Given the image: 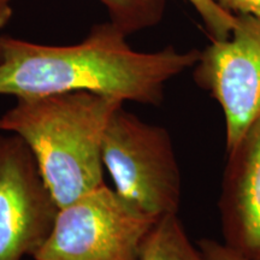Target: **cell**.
<instances>
[{"label": "cell", "instance_id": "obj_10", "mask_svg": "<svg viewBox=\"0 0 260 260\" xmlns=\"http://www.w3.org/2000/svg\"><path fill=\"white\" fill-rule=\"evenodd\" d=\"M203 19L211 41L224 40L232 34L235 25V15L226 12L213 0H187Z\"/></svg>", "mask_w": 260, "mask_h": 260}, {"label": "cell", "instance_id": "obj_11", "mask_svg": "<svg viewBox=\"0 0 260 260\" xmlns=\"http://www.w3.org/2000/svg\"><path fill=\"white\" fill-rule=\"evenodd\" d=\"M201 254L206 260H248L233 251L223 242L212 239H203L198 242Z\"/></svg>", "mask_w": 260, "mask_h": 260}, {"label": "cell", "instance_id": "obj_8", "mask_svg": "<svg viewBox=\"0 0 260 260\" xmlns=\"http://www.w3.org/2000/svg\"><path fill=\"white\" fill-rule=\"evenodd\" d=\"M140 260H206L187 235L178 214L159 218L146 236Z\"/></svg>", "mask_w": 260, "mask_h": 260}, {"label": "cell", "instance_id": "obj_4", "mask_svg": "<svg viewBox=\"0 0 260 260\" xmlns=\"http://www.w3.org/2000/svg\"><path fill=\"white\" fill-rule=\"evenodd\" d=\"M157 218L106 186L61 207L34 260H140Z\"/></svg>", "mask_w": 260, "mask_h": 260}, {"label": "cell", "instance_id": "obj_13", "mask_svg": "<svg viewBox=\"0 0 260 260\" xmlns=\"http://www.w3.org/2000/svg\"><path fill=\"white\" fill-rule=\"evenodd\" d=\"M15 0H0V31L5 28V25L9 23V21L14 14V5ZM3 52H2V35H0V60H2Z\"/></svg>", "mask_w": 260, "mask_h": 260}, {"label": "cell", "instance_id": "obj_12", "mask_svg": "<svg viewBox=\"0 0 260 260\" xmlns=\"http://www.w3.org/2000/svg\"><path fill=\"white\" fill-rule=\"evenodd\" d=\"M213 2L233 15L246 14L260 18V0H213Z\"/></svg>", "mask_w": 260, "mask_h": 260}, {"label": "cell", "instance_id": "obj_6", "mask_svg": "<svg viewBox=\"0 0 260 260\" xmlns=\"http://www.w3.org/2000/svg\"><path fill=\"white\" fill-rule=\"evenodd\" d=\"M193 79L222 107L229 149L260 116V18L235 15L230 37L200 51Z\"/></svg>", "mask_w": 260, "mask_h": 260}, {"label": "cell", "instance_id": "obj_1", "mask_svg": "<svg viewBox=\"0 0 260 260\" xmlns=\"http://www.w3.org/2000/svg\"><path fill=\"white\" fill-rule=\"evenodd\" d=\"M0 94L18 98L92 92L121 102L159 106L169 81L193 69L197 48L138 52L111 22L96 24L70 46L34 44L2 35Z\"/></svg>", "mask_w": 260, "mask_h": 260}, {"label": "cell", "instance_id": "obj_7", "mask_svg": "<svg viewBox=\"0 0 260 260\" xmlns=\"http://www.w3.org/2000/svg\"><path fill=\"white\" fill-rule=\"evenodd\" d=\"M226 154L218 199L223 243L260 260V116Z\"/></svg>", "mask_w": 260, "mask_h": 260}, {"label": "cell", "instance_id": "obj_3", "mask_svg": "<svg viewBox=\"0 0 260 260\" xmlns=\"http://www.w3.org/2000/svg\"><path fill=\"white\" fill-rule=\"evenodd\" d=\"M103 164L115 191L142 212L161 218L178 213L182 176L171 135L121 106L103 142Z\"/></svg>", "mask_w": 260, "mask_h": 260}, {"label": "cell", "instance_id": "obj_9", "mask_svg": "<svg viewBox=\"0 0 260 260\" xmlns=\"http://www.w3.org/2000/svg\"><path fill=\"white\" fill-rule=\"evenodd\" d=\"M105 5L110 22L128 37L160 23L165 0H99Z\"/></svg>", "mask_w": 260, "mask_h": 260}, {"label": "cell", "instance_id": "obj_2", "mask_svg": "<svg viewBox=\"0 0 260 260\" xmlns=\"http://www.w3.org/2000/svg\"><path fill=\"white\" fill-rule=\"evenodd\" d=\"M123 104L92 92L18 98L0 117V132L24 140L61 209L105 186L104 136Z\"/></svg>", "mask_w": 260, "mask_h": 260}, {"label": "cell", "instance_id": "obj_5", "mask_svg": "<svg viewBox=\"0 0 260 260\" xmlns=\"http://www.w3.org/2000/svg\"><path fill=\"white\" fill-rule=\"evenodd\" d=\"M0 134V260L34 256L60 207L21 136Z\"/></svg>", "mask_w": 260, "mask_h": 260}]
</instances>
